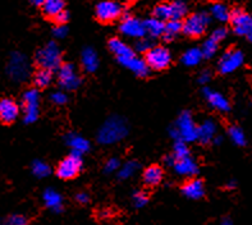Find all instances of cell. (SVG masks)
I'll use <instances>...</instances> for the list:
<instances>
[{
    "label": "cell",
    "instance_id": "1",
    "mask_svg": "<svg viewBox=\"0 0 252 225\" xmlns=\"http://www.w3.org/2000/svg\"><path fill=\"white\" fill-rule=\"evenodd\" d=\"M127 132L128 127L125 119L119 117H112L100 128L97 140L102 145H112V143L123 140L127 136Z\"/></svg>",
    "mask_w": 252,
    "mask_h": 225
},
{
    "label": "cell",
    "instance_id": "2",
    "mask_svg": "<svg viewBox=\"0 0 252 225\" xmlns=\"http://www.w3.org/2000/svg\"><path fill=\"white\" fill-rule=\"evenodd\" d=\"M170 133L177 141H182L185 143L197 141V126L189 111L179 115L174 127L170 129Z\"/></svg>",
    "mask_w": 252,
    "mask_h": 225
},
{
    "label": "cell",
    "instance_id": "3",
    "mask_svg": "<svg viewBox=\"0 0 252 225\" xmlns=\"http://www.w3.org/2000/svg\"><path fill=\"white\" fill-rule=\"evenodd\" d=\"M35 61L40 69H59L62 65V51L55 42H49L36 53Z\"/></svg>",
    "mask_w": 252,
    "mask_h": 225
},
{
    "label": "cell",
    "instance_id": "4",
    "mask_svg": "<svg viewBox=\"0 0 252 225\" xmlns=\"http://www.w3.org/2000/svg\"><path fill=\"white\" fill-rule=\"evenodd\" d=\"M210 25V16L206 12H197L182 22V32L189 37H201Z\"/></svg>",
    "mask_w": 252,
    "mask_h": 225
},
{
    "label": "cell",
    "instance_id": "5",
    "mask_svg": "<svg viewBox=\"0 0 252 225\" xmlns=\"http://www.w3.org/2000/svg\"><path fill=\"white\" fill-rule=\"evenodd\" d=\"M187 13V5L182 0H174L172 3H163L155 6L154 17L164 23L169 21H181Z\"/></svg>",
    "mask_w": 252,
    "mask_h": 225
},
{
    "label": "cell",
    "instance_id": "6",
    "mask_svg": "<svg viewBox=\"0 0 252 225\" xmlns=\"http://www.w3.org/2000/svg\"><path fill=\"white\" fill-rule=\"evenodd\" d=\"M147 67L154 70H164L172 63V54L164 46H153L145 54Z\"/></svg>",
    "mask_w": 252,
    "mask_h": 225
},
{
    "label": "cell",
    "instance_id": "7",
    "mask_svg": "<svg viewBox=\"0 0 252 225\" xmlns=\"http://www.w3.org/2000/svg\"><path fill=\"white\" fill-rule=\"evenodd\" d=\"M82 158L77 154H70L69 156L64 158L57 168V175L64 181H69L78 177L82 170Z\"/></svg>",
    "mask_w": 252,
    "mask_h": 225
},
{
    "label": "cell",
    "instance_id": "8",
    "mask_svg": "<svg viewBox=\"0 0 252 225\" xmlns=\"http://www.w3.org/2000/svg\"><path fill=\"white\" fill-rule=\"evenodd\" d=\"M123 13V6L117 0H102L97 3L95 8V14L100 22L110 23L121 18Z\"/></svg>",
    "mask_w": 252,
    "mask_h": 225
},
{
    "label": "cell",
    "instance_id": "9",
    "mask_svg": "<svg viewBox=\"0 0 252 225\" xmlns=\"http://www.w3.org/2000/svg\"><path fill=\"white\" fill-rule=\"evenodd\" d=\"M245 63V55L238 49H229L219 59L218 69L221 74H230L242 67Z\"/></svg>",
    "mask_w": 252,
    "mask_h": 225
},
{
    "label": "cell",
    "instance_id": "10",
    "mask_svg": "<svg viewBox=\"0 0 252 225\" xmlns=\"http://www.w3.org/2000/svg\"><path fill=\"white\" fill-rule=\"evenodd\" d=\"M6 70H8L10 78L17 81V82L25 81L30 74V64L27 58L21 53H13L10 55L9 62H8Z\"/></svg>",
    "mask_w": 252,
    "mask_h": 225
},
{
    "label": "cell",
    "instance_id": "11",
    "mask_svg": "<svg viewBox=\"0 0 252 225\" xmlns=\"http://www.w3.org/2000/svg\"><path fill=\"white\" fill-rule=\"evenodd\" d=\"M23 109H25V114L23 119L26 123H33L37 121L38 118V105H40V95L36 89L27 90L23 94L22 97Z\"/></svg>",
    "mask_w": 252,
    "mask_h": 225
},
{
    "label": "cell",
    "instance_id": "12",
    "mask_svg": "<svg viewBox=\"0 0 252 225\" xmlns=\"http://www.w3.org/2000/svg\"><path fill=\"white\" fill-rule=\"evenodd\" d=\"M58 79H59L62 87L67 91H73V90L78 89L81 85V77L77 73L73 64L69 63H64L59 67Z\"/></svg>",
    "mask_w": 252,
    "mask_h": 225
},
{
    "label": "cell",
    "instance_id": "13",
    "mask_svg": "<svg viewBox=\"0 0 252 225\" xmlns=\"http://www.w3.org/2000/svg\"><path fill=\"white\" fill-rule=\"evenodd\" d=\"M230 25L238 36L246 37L252 30V16L243 9H234L230 13Z\"/></svg>",
    "mask_w": 252,
    "mask_h": 225
},
{
    "label": "cell",
    "instance_id": "14",
    "mask_svg": "<svg viewBox=\"0 0 252 225\" xmlns=\"http://www.w3.org/2000/svg\"><path fill=\"white\" fill-rule=\"evenodd\" d=\"M119 31L122 32V35L131 38H138V40L145 37L146 35L144 22L141 19L131 16H127L122 19L121 25H119Z\"/></svg>",
    "mask_w": 252,
    "mask_h": 225
},
{
    "label": "cell",
    "instance_id": "15",
    "mask_svg": "<svg viewBox=\"0 0 252 225\" xmlns=\"http://www.w3.org/2000/svg\"><path fill=\"white\" fill-rule=\"evenodd\" d=\"M21 109L13 98L4 97L0 100V122L4 124H12L19 117Z\"/></svg>",
    "mask_w": 252,
    "mask_h": 225
},
{
    "label": "cell",
    "instance_id": "16",
    "mask_svg": "<svg viewBox=\"0 0 252 225\" xmlns=\"http://www.w3.org/2000/svg\"><path fill=\"white\" fill-rule=\"evenodd\" d=\"M204 96L208 104L215 110L220 111V113H228L230 110L229 100L220 92L206 87V89H204Z\"/></svg>",
    "mask_w": 252,
    "mask_h": 225
},
{
    "label": "cell",
    "instance_id": "17",
    "mask_svg": "<svg viewBox=\"0 0 252 225\" xmlns=\"http://www.w3.org/2000/svg\"><path fill=\"white\" fill-rule=\"evenodd\" d=\"M172 166L179 175H183V177H193L198 173V165L191 156L178 159V160L174 159Z\"/></svg>",
    "mask_w": 252,
    "mask_h": 225
},
{
    "label": "cell",
    "instance_id": "18",
    "mask_svg": "<svg viewBox=\"0 0 252 225\" xmlns=\"http://www.w3.org/2000/svg\"><path fill=\"white\" fill-rule=\"evenodd\" d=\"M182 193L191 200H200L205 196L204 182L200 179H189L182 186Z\"/></svg>",
    "mask_w": 252,
    "mask_h": 225
},
{
    "label": "cell",
    "instance_id": "19",
    "mask_svg": "<svg viewBox=\"0 0 252 225\" xmlns=\"http://www.w3.org/2000/svg\"><path fill=\"white\" fill-rule=\"evenodd\" d=\"M119 63H121L122 65H125L126 68H128V69L131 70V72H133V73L138 77H146L150 73V68L147 67L145 59H141V58L136 57V55L128 58V59H125V61L119 62Z\"/></svg>",
    "mask_w": 252,
    "mask_h": 225
},
{
    "label": "cell",
    "instance_id": "20",
    "mask_svg": "<svg viewBox=\"0 0 252 225\" xmlns=\"http://www.w3.org/2000/svg\"><path fill=\"white\" fill-rule=\"evenodd\" d=\"M109 49L117 57L118 62L125 61V59H128V58L134 55L133 49L131 46H128L125 41H122L121 38H112L109 41Z\"/></svg>",
    "mask_w": 252,
    "mask_h": 225
},
{
    "label": "cell",
    "instance_id": "21",
    "mask_svg": "<svg viewBox=\"0 0 252 225\" xmlns=\"http://www.w3.org/2000/svg\"><path fill=\"white\" fill-rule=\"evenodd\" d=\"M217 136V124L214 121H205L197 127V141L204 145L213 142Z\"/></svg>",
    "mask_w": 252,
    "mask_h": 225
},
{
    "label": "cell",
    "instance_id": "22",
    "mask_svg": "<svg viewBox=\"0 0 252 225\" xmlns=\"http://www.w3.org/2000/svg\"><path fill=\"white\" fill-rule=\"evenodd\" d=\"M65 141H67L68 146L72 149L73 154L77 155H82V154H86L90 150V142L83 138V137L78 136L76 133H69L65 137Z\"/></svg>",
    "mask_w": 252,
    "mask_h": 225
},
{
    "label": "cell",
    "instance_id": "23",
    "mask_svg": "<svg viewBox=\"0 0 252 225\" xmlns=\"http://www.w3.org/2000/svg\"><path fill=\"white\" fill-rule=\"evenodd\" d=\"M81 63H82L83 69L89 73H93L99 68V57L94 49L86 48L81 55Z\"/></svg>",
    "mask_w": 252,
    "mask_h": 225
},
{
    "label": "cell",
    "instance_id": "24",
    "mask_svg": "<svg viewBox=\"0 0 252 225\" xmlns=\"http://www.w3.org/2000/svg\"><path fill=\"white\" fill-rule=\"evenodd\" d=\"M164 171L163 169L158 166V165H151L149 168L145 169L142 178H144V182L150 186V187H155L158 184H160V182L163 181Z\"/></svg>",
    "mask_w": 252,
    "mask_h": 225
},
{
    "label": "cell",
    "instance_id": "25",
    "mask_svg": "<svg viewBox=\"0 0 252 225\" xmlns=\"http://www.w3.org/2000/svg\"><path fill=\"white\" fill-rule=\"evenodd\" d=\"M41 8L45 16L54 18L59 13L65 10V1L64 0H45Z\"/></svg>",
    "mask_w": 252,
    "mask_h": 225
},
{
    "label": "cell",
    "instance_id": "26",
    "mask_svg": "<svg viewBox=\"0 0 252 225\" xmlns=\"http://www.w3.org/2000/svg\"><path fill=\"white\" fill-rule=\"evenodd\" d=\"M145 25V31H146V35L151 36V37H161L164 33V27H165V23L160 19L155 18H149L144 22Z\"/></svg>",
    "mask_w": 252,
    "mask_h": 225
},
{
    "label": "cell",
    "instance_id": "27",
    "mask_svg": "<svg viewBox=\"0 0 252 225\" xmlns=\"http://www.w3.org/2000/svg\"><path fill=\"white\" fill-rule=\"evenodd\" d=\"M232 10L224 3H214L210 6V16L221 23L229 22Z\"/></svg>",
    "mask_w": 252,
    "mask_h": 225
},
{
    "label": "cell",
    "instance_id": "28",
    "mask_svg": "<svg viewBox=\"0 0 252 225\" xmlns=\"http://www.w3.org/2000/svg\"><path fill=\"white\" fill-rule=\"evenodd\" d=\"M44 201L46 203V206L50 207L53 211H62V209H63L62 196L58 193L57 191L51 190V188L44 192Z\"/></svg>",
    "mask_w": 252,
    "mask_h": 225
},
{
    "label": "cell",
    "instance_id": "29",
    "mask_svg": "<svg viewBox=\"0 0 252 225\" xmlns=\"http://www.w3.org/2000/svg\"><path fill=\"white\" fill-rule=\"evenodd\" d=\"M202 58L204 57H202L201 49L192 48L185 51V54L182 55V62L187 67H196L202 61Z\"/></svg>",
    "mask_w": 252,
    "mask_h": 225
},
{
    "label": "cell",
    "instance_id": "30",
    "mask_svg": "<svg viewBox=\"0 0 252 225\" xmlns=\"http://www.w3.org/2000/svg\"><path fill=\"white\" fill-rule=\"evenodd\" d=\"M179 33H182V22L181 21H169L165 23L163 37L166 41H172Z\"/></svg>",
    "mask_w": 252,
    "mask_h": 225
},
{
    "label": "cell",
    "instance_id": "31",
    "mask_svg": "<svg viewBox=\"0 0 252 225\" xmlns=\"http://www.w3.org/2000/svg\"><path fill=\"white\" fill-rule=\"evenodd\" d=\"M228 136H229L230 141L237 146H245L246 145V134H245L242 128L238 127V126H230L228 128Z\"/></svg>",
    "mask_w": 252,
    "mask_h": 225
},
{
    "label": "cell",
    "instance_id": "32",
    "mask_svg": "<svg viewBox=\"0 0 252 225\" xmlns=\"http://www.w3.org/2000/svg\"><path fill=\"white\" fill-rule=\"evenodd\" d=\"M51 79H53V74H51L50 70L38 69L33 76V83L38 89H45L50 85Z\"/></svg>",
    "mask_w": 252,
    "mask_h": 225
},
{
    "label": "cell",
    "instance_id": "33",
    "mask_svg": "<svg viewBox=\"0 0 252 225\" xmlns=\"http://www.w3.org/2000/svg\"><path fill=\"white\" fill-rule=\"evenodd\" d=\"M218 49H219V42H217L215 40L209 37L208 40L202 44V48H201L202 57L208 58V59L215 57V54L218 53Z\"/></svg>",
    "mask_w": 252,
    "mask_h": 225
},
{
    "label": "cell",
    "instance_id": "34",
    "mask_svg": "<svg viewBox=\"0 0 252 225\" xmlns=\"http://www.w3.org/2000/svg\"><path fill=\"white\" fill-rule=\"evenodd\" d=\"M138 162L137 161H128L123 164L119 168V178L122 179H127V178L132 177V175L138 170Z\"/></svg>",
    "mask_w": 252,
    "mask_h": 225
},
{
    "label": "cell",
    "instance_id": "35",
    "mask_svg": "<svg viewBox=\"0 0 252 225\" xmlns=\"http://www.w3.org/2000/svg\"><path fill=\"white\" fill-rule=\"evenodd\" d=\"M32 173L37 178H45L50 174V166L45 161L41 160H36L32 164Z\"/></svg>",
    "mask_w": 252,
    "mask_h": 225
},
{
    "label": "cell",
    "instance_id": "36",
    "mask_svg": "<svg viewBox=\"0 0 252 225\" xmlns=\"http://www.w3.org/2000/svg\"><path fill=\"white\" fill-rule=\"evenodd\" d=\"M173 158L178 160V159H183L189 156V146L186 145L182 141H176V145H174V149H173Z\"/></svg>",
    "mask_w": 252,
    "mask_h": 225
},
{
    "label": "cell",
    "instance_id": "37",
    "mask_svg": "<svg viewBox=\"0 0 252 225\" xmlns=\"http://www.w3.org/2000/svg\"><path fill=\"white\" fill-rule=\"evenodd\" d=\"M132 201H133V205L136 207H142L149 202V194L144 192V191H137V192L133 193Z\"/></svg>",
    "mask_w": 252,
    "mask_h": 225
},
{
    "label": "cell",
    "instance_id": "38",
    "mask_svg": "<svg viewBox=\"0 0 252 225\" xmlns=\"http://www.w3.org/2000/svg\"><path fill=\"white\" fill-rule=\"evenodd\" d=\"M153 48V44H151L150 40H147V38H140L137 41V44H136V50L138 51V53H142V54H146L147 51L150 50V49Z\"/></svg>",
    "mask_w": 252,
    "mask_h": 225
},
{
    "label": "cell",
    "instance_id": "39",
    "mask_svg": "<svg viewBox=\"0 0 252 225\" xmlns=\"http://www.w3.org/2000/svg\"><path fill=\"white\" fill-rule=\"evenodd\" d=\"M227 35H228V30L225 29V27H218V29H215L214 31H213V33H211L210 37L220 44L224 38L227 37Z\"/></svg>",
    "mask_w": 252,
    "mask_h": 225
},
{
    "label": "cell",
    "instance_id": "40",
    "mask_svg": "<svg viewBox=\"0 0 252 225\" xmlns=\"http://www.w3.org/2000/svg\"><path fill=\"white\" fill-rule=\"evenodd\" d=\"M3 225H29V223L23 215H12L5 220Z\"/></svg>",
    "mask_w": 252,
    "mask_h": 225
},
{
    "label": "cell",
    "instance_id": "41",
    "mask_svg": "<svg viewBox=\"0 0 252 225\" xmlns=\"http://www.w3.org/2000/svg\"><path fill=\"white\" fill-rule=\"evenodd\" d=\"M50 100L51 102H54L55 105H64L68 101V96L65 92L58 91V92H54V94L50 96Z\"/></svg>",
    "mask_w": 252,
    "mask_h": 225
},
{
    "label": "cell",
    "instance_id": "42",
    "mask_svg": "<svg viewBox=\"0 0 252 225\" xmlns=\"http://www.w3.org/2000/svg\"><path fill=\"white\" fill-rule=\"evenodd\" d=\"M119 168H121V161H119L118 159L112 158L109 159L108 161L105 162V168H104V170H105L106 173H114V171L119 170Z\"/></svg>",
    "mask_w": 252,
    "mask_h": 225
},
{
    "label": "cell",
    "instance_id": "43",
    "mask_svg": "<svg viewBox=\"0 0 252 225\" xmlns=\"http://www.w3.org/2000/svg\"><path fill=\"white\" fill-rule=\"evenodd\" d=\"M53 19H54L55 23H57L58 26H65V23L69 21V14H68L67 10H63V12L59 13V14H58L57 17H54Z\"/></svg>",
    "mask_w": 252,
    "mask_h": 225
},
{
    "label": "cell",
    "instance_id": "44",
    "mask_svg": "<svg viewBox=\"0 0 252 225\" xmlns=\"http://www.w3.org/2000/svg\"><path fill=\"white\" fill-rule=\"evenodd\" d=\"M53 33L57 38H64L67 36V27L65 26H57L54 30H53Z\"/></svg>",
    "mask_w": 252,
    "mask_h": 225
},
{
    "label": "cell",
    "instance_id": "45",
    "mask_svg": "<svg viewBox=\"0 0 252 225\" xmlns=\"http://www.w3.org/2000/svg\"><path fill=\"white\" fill-rule=\"evenodd\" d=\"M210 79H211V73L209 72V70H204V72H201L200 76H198V82L201 83V85H206L208 82H210Z\"/></svg>",
    "mask_w": 252,
    "mask_h": 225
},
{
    "label": "cell",
    "instance_id": "46",
    "mask_svg": "<svg viewBox=\"0 0 252 225\" xmlns=\"http://www.w3.org/2000/svg\"><path fill=\"white\" fill-rule=\"evenodd\" d=\"M76 200L78 201L80 203H82V205H83V203H87V202H89V194L81 192V193L77 194Z\"/></svg>",
    "mask_w": 252,
    "mask_h": 225
},
{
    "label": "cell",
    "instance_id": "47",
    "mask_svg": "<svg viewBox=\"0 0 252 225\" xmlns=\"http://www.w3.org/2000/svg\"><path fill=\"white\" fill-rule=\"evenodd\" d=\"M30 1H31V3L36 6H42V4H44L45 0H30Z\"/></svg>",
    "mask_w": 252,
    "mask_h": 225
},
{
    "label": "cell",
    "instance_id": "48",
    "mask_svg": "<svg viewBox=\"0 0 252 225\" xmlns=\"http://www.w3.org/2000/svg\"><path fill=\"white\" fill-rule=\"evenodd\" d=\"M221 225H233V223L230 222L229 219H224L223 223H221Z\"/></svg>",
    "mask_w": 252,
    "mask_h": 225
},
{
    "label": "cell",
    "instance_id": "49",
    "mask_svg": "<svg viewBox=\"0 0 252 225\" xmlns=\"http://www.w3.org/2000/svg\"><path fill=\"white\" fill-rule=\"evenodd\" d=\"M246 38H247V40H249V41L251 42V44H252V30H251V32H250L249 35L246 36Z\"/></svg>",
    "mask_w": 252,
    "mask_h": 225
},
{
    "label": "cell",
    "instance_id": "50",
    "mask_svg": "<svg viewBox=\"0 0 252 225\" xmlns=\"http://www.w3.org/2000/svg\"><path fill=\"white\" fill-rule=\"evenodd\" d=\"M0 225H1V223H0Z\"/></svg>",
    "mask_w": 252,
    "mask_h": 225
}]
</instances>
